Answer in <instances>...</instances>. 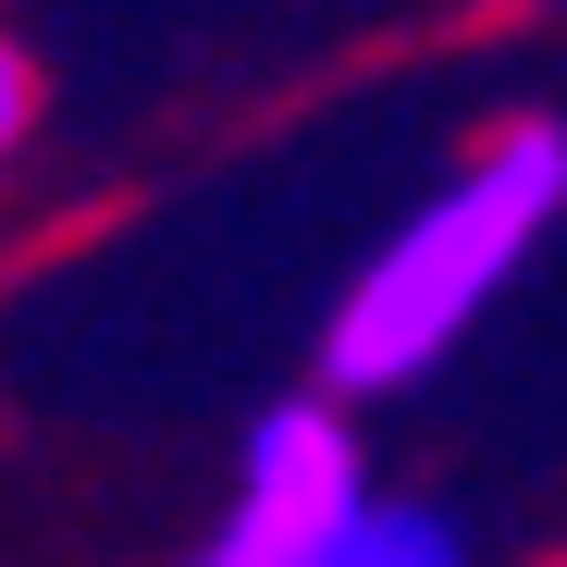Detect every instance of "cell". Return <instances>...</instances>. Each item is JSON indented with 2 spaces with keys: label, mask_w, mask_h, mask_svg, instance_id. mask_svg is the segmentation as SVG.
<instances>
[{
  "label": "cell",
  "mask_w": 567,
  "mask_h": 567,
  "mask_svg": "<svg viewBox=\"0 0 567 567\" xmlns=\"http://www.w3.org/2000/svg\"><path fill=\"white\" fill-rule=\"evenodd\" d=\"M555 210H567V124L555 112L494 124L383 247H370V271L346 284V309L321 333V383H346V395L420 383V370L494 309V284L543 247Z\"/></svg>",
  "instance_id": "cell-1"
},
{
  "label": "cell",
  "mask_w": 567,
  "mask_h": 567,
  "mask_svg": "<svg viewBox=\"0 0 567 567\" xmlns=\"http://www.w3.org/2000/svg\"><path fill=\"white\" fill-rule=\"evenodd\" d=\"M358 518H370L358 432L297 395L247 432V482H235L223 530L198 543V567H358Z\"/></svg>",
  "instance_id": "cell-2"
},
{
  "label": "cell",
  "mask_w": 567,
  "mask_h": 567,
  "mask_svg": "<svg viewBox=\"0 0 567 567\" xmlns=\"http://www.w3.org/2000/svg\"><path fill=\"white\" fill-rule=\"evenodd\" d=\"M358 567H468V543H456L444 506H383V494H370V518H358Z\"/></svg>",
  "instance_id": "cell-3"
},
{
  "label": "cell",
  "mask_w": 567,
  "mask_h": 567,
  "mask_svg": "<svg viewBox=\"0 0 567 567\" xmlns=\"http://www.w3.org/2000/svg\"><path fill=\"white\" fill-rule=\"evenodd\" d=\"M25 136H38V62H25V38H0V161Z\"/></svg>",
  "instance_id": "cell-4"
},
{
  "label": "cell",
  "mask_w": 567,
  "mask_h": 567,
  "mask_svg": "<svg viewBox=\"0 0 567 567\" xmlns=\"http://www.w3.org/2000/svg\"><path fill=\"white\" fill-rule=\"evenodd\" d=\"M494 13H518V0H494Z\"/></svg>",
  "instance_id": "cell-5"
}]
</instances>
